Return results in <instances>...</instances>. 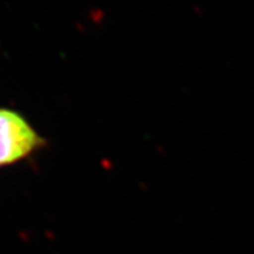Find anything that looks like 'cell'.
<instances>
[{"mask_svg":"<svg viewBox=\"0 0 254 254\" xmlns=\"http://www.w3.org/2000/svg\"><path fill=\"white\" fill-rule=\"evenodd\" d=\"M46 146V139L24 114L0 107V168L26 160Z\"/></svg>","mask_w":254,"mask_h":254,"instance_id":"obj_1","label":"cell"}]
</instances>
